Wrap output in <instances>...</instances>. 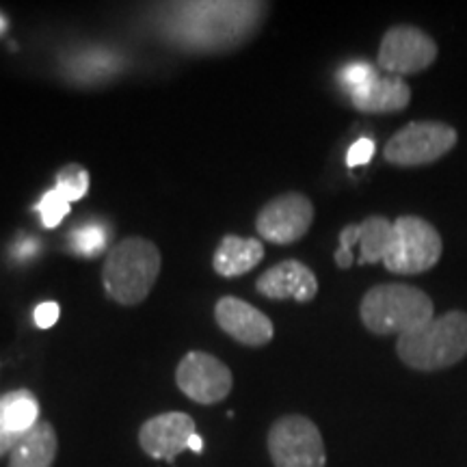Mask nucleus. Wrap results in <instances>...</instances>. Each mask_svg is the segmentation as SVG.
Listing matches in <instances>:
<instances>
[{"label":"nucleus","mask_w":467,"mask_h":467,"mask_svg":"<svg viewBox=\"0 0 467 467\" xmlns=\"http://www.w3.org/2000/svg\"><path fill=\"white\" fill-rule=\"evenodd\" d=\"M372 156H375V141H372V139L361 137V139H358V141H355V143L348 148L347 165H348V167L366 165V162L370 161Z\"/></svg>","instance_id":"b1692460"},{"label":"nucleus","mask_w":467,"mask_h":467,"mask_svg":"<svg viewBox=\"0 0 467 467\" xmlns=\"http://www.w3.org/2000/svg\"><path fill=\"white\" fill-rule=\"evenodd\" d=\"M359 243V223H353V225H347L344 230L340 232V247L336 251V265L344 268L353 266L355 262V255H353V247Z\"/></svg>","instance_id":"5701e85b"},{"label":"nucleus","mask_w":467,"mask_h":467,"mask_svg":"<svg viewBox=\"0 0 467 467\" xmlns=\"http://www.w3.org/2000/svg\"><path fill=\"white\" fill-rule=\"evenodd\" d=\"M268 454L275 467H325L327 452L318 426L306 416H284L268 431Z\"/></svg>","instance_id":"0eeeda50"},{"label":"nucleus","mask_w":467,"mask_h":467,"mask_svg":"<svg viewBox=\"0 0 467 467\" xmlns=\"http://www.w3.org/2000/svg\"><path fill=\"white\" fill-rule=\"evenodd\" d=\"M191 435H195V420L189 413L167 411L143 422L139 431V446L151 459L173 461L189 448Z\"/></svg>","instance_id":"9b49d317"},{"label":"nucleus","mask_w":467,"mask_h":467,"mask_svg":"<svg viewBox=\"0 0 467 467\" xmlns=\"http://www.w3.org/2000/svg\"><path fill=\"white\" fill-rule=\"evenodd\" d=\"M58 451L55 426L39 420L11 451L9 467H52Z\"/></svg>","instance_id":"f3484780"},{"label":"nucleus","mask_w":467,"mask_h":467,"mask_svg":"<svg viewBox=\"0 0 467 467\" xmlns=\"http://www.w3.org/2000/svg\"><path fill=\"white\" fill-rule=\"evenodd\" d=\"M214 318L232 340L241 342L244 347H265L275 336L273 320L266 314H262L258 307L236 299V296L219 299L214 306Z\"/></svg>","instance_id":"f8f14e48"},{"label":"nucleus","mask_w":467,"mask_h":467,"mask_svg":"<svg viewBox=\"0 0 467 467\" xmlns=\"http://www.w3.org/2000/svg\"><path fill=\"white\" fill-rule=\"evenodd\" d=\"M55 189L61 192L69 203L83 200L85 192L89 191V173H87L80 165L72 162V165L63 167L61 171H58Z\"/></svg>","instance_id":"aec40b11"},{"label":"nucleus","mask_w":467,"mask_h":467,"mask_svg":"<svg viewBox=\"0 0 467 467\" xmlns=\"http://www.w3.org/2000/svg\"><path fill=\"white\" fill-rule=\"evenodd\" d=\"M39 247H42V244H39L37 238H33V236H20V238H17V241L14 243V247H11V255H14L16 260L25 262V260H28V258H33V255L39 251Z\"/></svg>","instance_id":"a878e982"},{"label":"nucleus","mask_w":467,"mask_h":467,"mask_svg":"<svg viewBox=\"0 0 467 467\" xmlns=\"http://www.w3.org/2000/svg\"><path fill=\"white\" fill-rule=\"evenodd\" d=\"M314 221V206L301 192H284L260 210L255 230L265 241L292 244L301 241Z\"/></svg>","instance_id":"9d476101"},{"label":"nucleus","mask_w":467,"mask_h":467,"mask_svg":"<svg viewBox=\"0 0 467 467\" xmlns=\"http://www.w3.org/2000/svg\"><path fill=\"white\" fill-rule=\"evenodd\" d=\"M265 258V244L258 238H241L227 234L214 251L213 268L221 277H238L255 268Z\"/></svg>","instance_id":"dca6fc26"},{"label":"nucleus","mask_w":467,"mask_h":467,"mask_svg":"<svg viewBox=\"0 0 467 467\" xmlns=\"http://www.w3.org/2000/svg\"><path fill=\"white\" fill-rule=\"evenodd\" d=\"M58 314H61V309L55 301H44L39 303L37 307H35V325L39 327V329H50V327L57 325L58 320Z\"/></svg>","instance_id":"393cba45"},{"label":"nucleus","mask_w":467,"mask_h":467,"mask_svg":"<svg viewBox=\"0 0 467 467\" xmlns=\"http://www.w3.org/2000/svg\"><path fill=\"white\" fill-rule=\"evenodd\" d=\"M435 306L424 290L409 284H379L359 303L361 323L375 336H405L433 320Z\"/></svg>","instance_id":"20e7f679"},{"label":"nucleus","mask_w":467,"mask_h":467,"mask_svg":"<svg viewBox=\"0 0 467 467\" xmlns=\"http://www.w3.org/2000/svg\"><path fill=\"white\" fill-rule=\"evenodd\" d=\"M39 422V402L28 389H14L0 396V457L22 441Z\"/></svg>","instance_id":"4468645a"},{"label":"nucleus","mask_w":467,"mask_h":467,"mask_svg":"<svg viewBox=\"0 0 467 467\" xmlns=\"http://www.w3.org/2000/svg\"><path fill=\"white\" fill-rule=\"evenodd\" d=\"M5 26H7V20H5V17H3V16H0V33H3V31H5Z\"/></svg>","instance_id":"cd10ccee"},{"label":"nucleus","mask_w":467,"mask_h":467,"mask_svg":"<svg viewBox=\"0 0 467 467\" xmlns=\"http://www.w3.org/2000/svg\"><path fill=\"white\" fill-rule=\"evenodd\" d=\"M162 258L154 243L130 236L109 249L102 266L104 292L119 306H139L150 296L161 275Z\"/></svg>","instance_id":"f03ea898"},{"label":"nucleus","mask_w":467,"mask_h":467,"mask_svg":"<svg viewBox=\"0 0 467 467\" xmlns=\"http://www.w3.org/2000/svg\"><path fill=\"white\" fill-rule=\"evenodd\" d=\"M35 210L42 214L44 227H57L63 219L67 217L69 202L57 189H52V191L44 192V197L39 200V203L35 206Z\"/></svg>","instance_id":"4be33fe9"},{"label":"nucleus","mask_w":467,"mask_h":467,"mask_svg":"<svg viewBox=\"0 0 467 467\" xmlns=\"http://www.w3.org/2000/svg\"><path fill=\"white\" fill-rule=\"evenodd\" d=\"M180 392L200 405H217L225 400L234 388L232 370L223 361L203 350L186 353L175 370Z\"/></svg>","instance_id":"6e6552de"},{"label":"nucleus","mask_w":467,"mask_h":467,"mask_svg":"<svg viewBox=\"0 0 467 467\" xmlns=\"http://www.w3.org/2000/svg\"><path fill=\"white\" fill-rule=\"evenodd\" d=\"M394 223L385 217H368L359 223V265H377L383 262L392 243Z\"/></svg>","instance_id":"a211bd4d"},{"label":"nucleus","mask_w":467,"mask_h":467,"mask_svg":"<svg viewBox=\"0 0 467 467\" xmlns=\"http://www.w3.org/2000/svg\"><path fill=\"white\" fill-rule=\"evenodd\" d=\"M265 14V3H175L169 5L162 31L182 48L223 50L247 42Z\"/></svg>","instance_id":"f257e3e1"},{"label":"nucleus","mask_w":467,"mask_h":467,"mask_svg":"<svg viewBox=\"0 0 467 467\" xmlns=\"http://www.w3.org/2000/svg\"><path fill=\"white\" fill-rule=\"evenodd\" d=\"M443 243L440 232L422 217L405 214L394 221L392 243L383 265L396 275H420L433 268L441 258Z\"/></svg>","instance_id":"39448f33"},{"label":"nucleus","mask_w":467,"mask_h":467,"mask_svg":"<svg viewBox=\"0 0 467 467\" xmlns=\"http://www.w3.org/2000/svg\"><path fill=\"white\" fill-rule=\"evenodd\" d=\"M379 76V69L372 66V63L368 61H353V63H347L340 72H337V80H340V85L344 89L350 93L364 89V87L370 83V80H375Z\"/></svg>","instance_id":"412c9836"},{"label":"nucleus","mask_w":467,"mask_h":467,"mask_svg":"<svg viewBox=\"0 0 467 467\" xmlns=\"http://www.w3.org/2000/svg\"><path fill=\"white\" fill-rule=\"evenodd\" d=\"M457 141V130L443 121H411L385 143L383 156L396 167L431 165L446 156Z\"/></svg>","instance_id":"423d86ee"},{"label":"nucleus","mask_w":467,"mask_h":467,"mask_svg":"<svg viewBox=\"0 0 467 467\" xmlns=\"http://www.w3.org/2000/svg\"><path fill=\"white\" fill-rule=\"evenodd\" d=\"M437 58V44L422 28L399 25L383 35L379 48V67L389 76L418 74L431 67Z\"/></svg>","instance_id":"1a4fd4ad"},{"label":"nucleus","mask_w":467,"mask_h":467,"mask_svg":"<svg viewBox=\"0 0 467 467\" xmlns=\"http://www.w3.org/2000/svg\"><path fill=\"white\" fill-rule=\"evenodd\" d=\"M350 102L361 113H396L409 107L411 89L400 76L379 74L364 89L350 93Z\"/></svg>","instance_id":"2eb2a0df"},{"label":"nucleus","mask_w":467,"mask_h":467,"mask_svg":"<svg viewBox=\"0 0 467 467\" xmlns=\"http://www.w3.org/2000/svg\"><path fill=\"white\" fill-rule=\"evenodd\" d=\"M396 355L418 372H437L459 364L467 355V314L454 309L400 336Z\"/></svg>","instance_id":"7ed1b4c3"},{"label":"nucleus","mask_w":467,"mask_h":467,"mask_svg":"<svg viewBox=\"0 0 467 467\" xmlns=\"http://www.w3.org/2000/svg\"><path fill=\"white\" fill-rule=\"evenodd\" d=\"M255 290L273 301L295 299L296 303H309L318 295V279L303 262L284 260L262 273Z\"/></svg>","instance_id":"ddd939ff"},{"label":"nucleus","mask_w":467,"mask_h":467,"mask_svg":"<svg viewBox=\"0 0 467 467\" xmlns=\"http://www.w3.org/2000/svg\"><path fill=\"white\" fill-rule=\"evenodd\" d=\"M189 451H192V452H203V440L200 435H191V440H189Z\"/></svg>","instance_id":"bb28decb"},{"label":"nucleus","mask_w":467,"mask_h":467,"mask_svg":"<svg viewBox=\"0 0 467 467\" xmlns=\"http://www.w3.org/2000/svg\"><path fill=\"white\" fill-rule=\"evenodd\" d=\"M110 241V225L102 219H87L85 223L69 232V249L83 258H96L107 251Z\"/></svg>","instance_id":"6ab92c4d"}]
</instances>
